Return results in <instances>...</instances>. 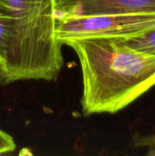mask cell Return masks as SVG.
Here are the masks:
<instances>
[{"instance_id": "obj_1", "label": "cell", "mask_w": 155, "mask_h": 156, "mask_svg": "<svg viewBox=\"0 0 155 156\" xmlns=\"http://www.w3.org/2000/svg\"><path fill=\"white\" fill-rule=\"evenodd\" d=\"M82 72L84 116L116 113L155 86V56L128 46L122 37L75 39Z\"/></svg>"}, {"instance_id": "obj_2", "label": "cell", "mask_w": 155, "mask_h": 156, "mask_svg": "<svg viewBox=\"0 0 155 156\" xmlns=\"http://www.w3.org/2000/svg\"><path fill=\"white\" fill-rule=\"evenodd\" d=\"M14 24L15 51L6 84L18 80H56L64 64L54 30V0H4Z\"/></svg>"}, {"instance_id": "obj_3", "label": "cell", "mask_w": 155, "mask_h": 156, "mask_svg": "<svg viewBox=\"0 0 155 156\" xmlns=\"http://www.w3.org/2000/svg\"><path fill=\"white\" fill-rule=\"evenodd\" d=\"M155 27V13L111 14L85 16H55L57 40L63 46L75 39L127 37Z\"/></svg>"}, {"instance_id": "obj_4", "label": "cell", "mask_w": 155, "mask_h": 156, "mask_svg": "<svg viewBox=\"0 0 155 156\" xmlns=\"http://www.w3.org/2000/svg\"><path fill=\"white\" fill-rule=\"evenodd\" d=\"M58 16L155 13V0H54Z\"/></svg>"}, {"instance_id": "obj_5", "label": "cell", "mask_w": 155, "mask_h": 156, "mask_svg": "<svg viewBox=\"0 0 155 156\" xmlns=\"http://www.w3.org/2000/svg\"><path fill=\"white\" fill-rule=\"evenodd\" d=\"M15 33L11 13L4 0H0V65L3 74L0 84H6L14 62Z\"/></svg>"}, {"instance_id": "obj_6", "label": "cell", "mask_w": 155, "mask_h": 156, "mask_svg": "<svg viewBox=\"0 0 155 156\" xmlns=\"http://www.w3.org/2000/svg\"><path fill=\"white\" fill-rule=\"evenodd\" d=\"M122 39L138 51L155 56V27L138 35L122 37Z\"/></svg>"}, {"instance_id": "obj_7", "label": "cell", "mask_w": 155, "mask_h": 156, "mask_svg": "<svg viewBox=\"0 0 155 156\" xmlns=\"http://www.w3.org/2000/svg\"><path fill=\"white\" fill-rule=\"evenodd\" d=\"M132 144L137 148H145L146 155L155 156V133L143 135L140 133H135L132 139Z\"/></svg>"}, {"instance_id": "obj_8", "label": "cell", "mask_w": 155, "mask_h": 156, "mask_svg": "<svg viewBox=\"0 0 155 156\" xmlns=\"http://www.w3.org/2000/svg\"><path fill=\"white\" fill-rule=\"evenodd\" d=\"M16 148L14 139L0 129V154H9Z\"/></svg>"}, {"instance_id": "obj_9", "label": "cell", "mask_w": 155, "mask_h": 156, "mask_svg": "<svg viewBox=\"0 0 155 156\" xmlns=\"http://www.w3.org/2000/svg\"><path fill=\"white\" fill-rule=\"evenodd\" d=\"M2 74H3V69H2V67H1V65H0V78H1V76H2Z\"/></svg>"}]
</instances>
